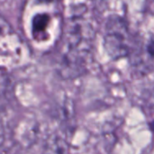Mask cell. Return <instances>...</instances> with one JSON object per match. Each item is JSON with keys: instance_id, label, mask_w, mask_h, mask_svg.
Segmentation results:
<instances>
[{"instance_id": "9c48e42d", "label": "cell", "mask_w": 154, "mask_h": 154, "mask_svg": "<svg viewBox=\"0 0 154 154\" xmlns=\"http://www.w3.org/2000/svg\"><path fill=\"white\" fill-rule=\"evenodd\" d=\"M151 127L152 128V130H153V131H154V123H153V124H152V125H151Z\"/></svg>"}, {"instance_id": "7a4b0ae2", "label": "cell", "mask_w": 154, "mask_h": 154, "mask_svg": "<svg viewBox=\"0 0 154 154\" xmlns=\"http://www.w3.org/2000/svg\"><path fill=\"white\" fill-rule=\"evenodd\" d=\"M134 37L131 34L127 22L121 16L112 15L104 28V46L108 56L119 60L129 56Z\"/></svg>"}, {"instance_id": "277c9868", "label": "cell", "mask_w": 154, "mask_h": 154, "mask_svg": "<svg viewBox=\"0 0 154 154\" xmlns=\"http://www.w3.org/2000/svg\"><path fill=\"white\" fill-rule=\"evenodd\" d=\"M51 24V16L48 14H37L33 16L31 32L34 40L42 42L48 39V29Z\"/></svg>"}, {"instance_id": "5b68a950", "label": "cell", "mask_w": 154, "mask_h": 154, "mask_svg": "<svg viewBox=\"0 0 154 154\" xmlns=\"http://www.w3.org/2000/svg\"><path fill=\"white\" fill-rule=\"evenodd\" d=\"M140 99L145 109L154 113V81L144 88L141 93Z\"/></svg>"}, {"instance_id": "8992f818", "label": "cell", "mask_w": 154, "mask_h": 154, "mask_svg": "<svg viewBox=\"0 0 154 154\" xmlns=\"http://www.w3.org/2000/svg\"><path fill=\"white\" fill-rule=\"evenodd\" d=\"M117 1L118 0H91L96 8L101 11L111 8Z\"/></svg>"}, {"instance_id": "6da1fadb", "label": "cell", "mask_w": 154, "mask_h": 154, "mask_svg": "<svg viewBox=\"0 0 154 154\" xmlns=\"http://www.w3.org/2000/svg\"><path fill=\"white\" fill-rule=\"evenodd\" d=\"M94 28L82 14H75L67 22L61 41L59 62L64 78H77L88 67L94 40Z\"/></svg>"}, {"instance_id": "3957f363", "label": "cell", "mask_w": 154, "mask_h": 154, "mask_svg": "<svg viewBox=\"0 0 154 154\" xmlns=\"http://www.w3.org/2000/svg\"><path fill=\"white\" fill-rule=\"evenodd\" d=\"M134 76L143 78L154 73V35L135 36L128 56Z\"/></svg>"}, {"instance_id": "ba28073f", "label": "cell", "mask_w": 154, "mask_h": 154, "mask_svg": "<svg viewBox=\"0 0 154 154\" xmlns=\"http://www.w3.org/2000/svg\"><path fill=\"white\" fill-rule=\"evenodd\" d=\"M38 3H42V4H50V3H54L57 2L58 0H36Z\"/></svg>"}, {"instance_id": "52a82bcc", "label": "cell", "mask_w": 154, "mask_h": 154, "mask_svg": "<svg viewBox=\"0 0 154 154\" xmlns=\"http://www.w3.org/2000/svg\"><path fill=\"white\" fill-rule=\"evenodd\" d=\"M9 32V27L8 24L0 17V38L1 37H5L7 36Z\"/></svg>"}]
</instances>
